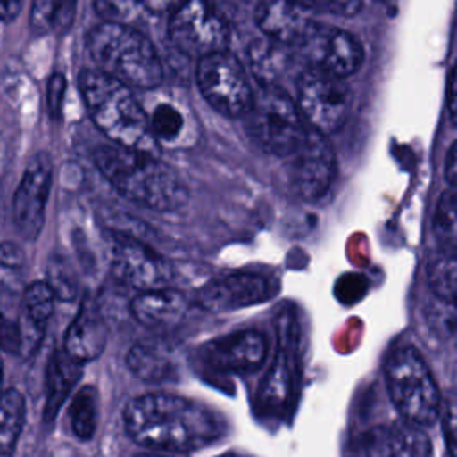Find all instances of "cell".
I'll return each instance as SVG.
<instances>
[{"label": "cell", "instance_id": "1", "mask_svg": "<svg viewBox=\"0 0 457 457\" xmlns=\"http://www.w3.org/2000/svg\"><path fill=\"white\" fill-rule=\"evenodd\" d=\"M123 423L137 445L170 452L198 450L218 439L223 430L209 407L170 393L132 398L123 411Z\"/></svg>", "mask_w": 457, "mask_h": 457}, {"label": "cell", "instance_id": "2", "mask_svg": "<svg viewBox=\"0 0 457 457\" xmlns=\"http://www.w3.org/2000/svg\"><path fill=\"white\" fill-rule=\"evenodd\" d=\"M93 161L118 193L143 207L171 211L187 202L180 175L157 155L105 145L95 150Z\"/></svg>", "mask_w": 457, "mask_h": 457}, {"label": "cell", "instance_id": "3", "mask_svg": "<svg viewBox=\"0 0 457 457\" xmlns=\"http://www.w3.org/2000/svg\"><path fill=\"white\" fill-rule=\"evenodd\" d=\"M79 87L91 120L114 145L157 155L148 118L130 87L98 70H84Z\"/></svg>", "mask_w": 457, "mask_h": 457}, {"label": "cell", "instance_id": "4", "mask_svg": "<svg viewBox=\"0 0 457 457\" xmlns=\"http://www.w3.org/2000/svg\"><path fill=\"white\" fill-rule=\"evenodd\" d=\"M87 50L96 70L127 87L150 89L162 80V66L152 41L139 30L102 21L87 34Z\"/></svg>", "mask_w": 457, "mask_h": 457}, {"label": "cell", "instance_id": "5", "mask_svg": "<svg viewBox=\"0 0 457 457\" xmlns=\"http://www.w3.org/2000/svg\"><path fill=\"white\" fill-rule=\"evenodd\" d=\"M241 118L246 134L275 155H293L309 132L296 102L278 84H261Z\"/></svg>", "mask_w": 457, "mask_h": 457}, {"label": "cell", "instance_id": "6", "mask_svg": "<svg viewBox=\"0 0 457 457\" xmlns=\"http://www.w3.org/2000/svg\"><path fill=\"white\" fill-rule=\"evenodd\" d=\"M386 384L395 407L407 423L428 427L437 420L441 409L439 389L418 350L403 346L389 355Z\"/></svg>", "mask_w": 457, "mask_h": 457}, {"label": "cell", "instance_id": "7", "mask_svg": "<svg viewBox=\"0 0 457 457\" xmlns=\"http://www.w3.org/2000/svg\"><path fill=\"white\" fill-rule=\"evenodd\" d=\"M196 82L205 102L228 118H241L253 100L255 89L243 64L227 50L198 59Z\"/></svg>", "mask_w": 457, "mask_h": 457}, {"label": "cell", "instance_id": "8", "mask_svg": "<svg viewBox=\"0 0 457 457\" xmlns=\"http://www.w3.org/2000/svg\"><path fill=\"white\" fill-rule=\"evenodd\" d=\"M168 34L179 52L196 59L227 50L230 39L225 18L209 0H184L171 12Z\"/></svg>", "mask_w": 457, "mask_h": 457}, {"label": "cell", "instance_id": "9", "mask_svg": "<svg viewBox=\"0 0 457 457\" xmlns=\"http://www.w3.org/2000/svg\"><path fill=\"white\" fill-rule=\"evenodd\" d=\"M296 107L312 130L328 136L343 127L352 107V91L343 79L307 70L298 80Z\"/></svg>", "mask_w": 457, "mask_h": 457}, {"label": "cell", "instance_id": "10", "mask_svg": "<svg viewBox=\"0 0 457 457\" xmlns=\"http://www.w3.org/2000/svg\"><path fill=\"white\" fill-rule=\"evenodd\" d=\"M109 255L114 277L134 289L148 291L166 287L171 278L170 262L132 236L111 234Z\"/></svg>", "mask_w": 457, "mask_h": 457}, {"label": "cell", "instance_id": "11", "mask_svg": "<svg viewBox=\"0 0 457 457\" xmlns=\"http://www.w3.org/2000/svg\"><path fill=\"white\" fill-rule=\"evenodd\" d=\"M311 70L345 79L362 62V46L348 32L336 27L316 25L311 36L298 46Z\"/></svg>", "mask_w": 457, "mask_h": 457}, {"label": "cell", "instance_id": "12", "mask_svg": "<svg viewBox=\"0 0 457 457\" xmlns=\"http://www.w3.org/2000/svg\"><path fill=\"white\" fill-rule=\"evenodd\" d=\"M50 184L52 159L46 152H39L27 164L12 200L14 225L25 239H36L45 225Z\"/></svg>", "mask_w": 457, "mask_h": 457}, {"label": "cell", "instance_id": "13", "mask_svg": "<svg viewBox=\"0 0 457 457\" xmlns=\"http://www.w3.org/2000/svg\"><path fill=\"white\" fill-rule=\"evenodd\" d=\"M293 157V184L298 195L305 200L323 196L336 177V157L325 136L309 130Z\"/></svg>", "mask_w": 457, "mask_h": 457}, {"label": "cell", "instance_id": "14", "mask_svg": "<svg viewBox=\"0 0 457 457\" xmlns=\"http://www.w3.org/2000/svg\"><path fill=\"white\" fill-rule=\"evenodd\" d=\"M255 23L268 39L291 48H298L318 25L300 0H261Z\"/></svg>", "mask_w": 457, "mask_h": 457}, {"label": "cell", "instance_id": "15", "mask_svg": "<svg viewBox=\"0 0 457 457\" xmlns=\"http://www.w3.org/2000/svg\"><path fill=\"white\" fill-rule=\"evenodd\" d=\"M270 282L255 273H232L207 282L198 291V303L209 312H228L255 303H262L271 296Z\"/></svg>", "mask_w": 457, "mask_h": 457}, {"label": "cell", "instance_id": "16", "mask_svg": "<svg viewBox=\"0 0 457 457\" xmlns=\"http://www.w3.org/2000/svg\"><path fill=\"white\" fill-rule=\"evenodd\" d=\"M268 355V341L257 330H239L211 341L205 346L207 362L228 373H250L261 368Z\"/></svg>", "mask_w": 457, "mask_h": 457}, {"label": "cell", "instance_id": "17", "mask_svg": "<svg viewBox=\"0 0 457 457\" xmlns=\"http://www.w3.org/2000/svg\"><path fill=\"white\" fill-rule=\"evenodd\" d=\"M295 321L291 316H282V327L278 328L280 343L278 352L266 375L259 400L270 407L284 409L286 403L293 398L298 378V357H296V337H295Z\"/></svg>", "mask_w": 457, "mask_h": 457}, {"label": "cell", "instance_id": "18", "mask_svg": "<svg viewBox=\"0 0 457 457\" xmlns=\"http://www.w3.org/2000/svg\"><path fill=\"white\" fill-rule=\"evenodd\" d=\"M107 343V328L100 314L89 305L82 303L77 316L70 323L64 336V353L77 364H84L100 357Z\"/></svg>", "mask_w": 457, "mask_h": 457}, {"label": "cell", "instance_id": "19", "mask_svg": "<svg viewBox=\"0 0 457 457\" xmlns=\"http://www.w3.org/2000/svg\"><path fill=\"white\" fill-rule=\"evenodd\" d=\"M130 311L145 327L168 328L184 318L187 302L182 293L170 287H159L136 295L130 302Z\"/></svg>", "mask_w": 457, "mask_h": 457}, {"label": "cell", "instance_id": "20", "mask_svg": "<svg viewBox=\"0 0 457 457\" xmlns=\"http://www.w3.org/2000/svg\"><path fill=\"white\" fill-rule=\"evenodd\" d=\"M80 377V364L73 362L64 352H55L48 364L46 380V403L45 420L52 421L61 409L64 398L68 396L71 386Z\"/></svg>", "mask_w": 457, "mask_h": 457}, {"label": "cell", "instance_id": "21", "mask_svg": "<svg viewBox=\"0 0 457 457\" xmlns=\"http://www.w3.org/2000/svg\"><path fill=\"white\" fill-rule=\"evenodd\" d=\"M127 366L136 377L148 382L170 380L177 371L173 359L166 352L148 345H134L127 353Z\"/></svg>", "mask_w": 457, "mask_h": 457}, {"label": "cell", "instance_id": "22", "mask_svg": "<svg viewBox=\"0 0 457 457\" xmlns=\"http://www.w3.org/2000/svg\"><path fill=\"white\" fill-rule=\"evenodd\" d=\"M25 400L16 389L0 395V457H11L21 434Z\"/></svg>", "mask_w": 457, "mask_h": 457}, {"label": "cell", "instance_id": "23", "mask_svg": "<svg viewBox=\"0 0 457 457\" xmlns=\"http://www.w3.org/2000/svg\"><path fill=\"white\" fill-rule=\"evenodd\" d=\"M70 423L79 439L87 441L93 437L98 425V393L93 386H84L73 396L70 405Z\"/></svg>", "mask_w": 457, "mask_h": 457}, {"label": "cell", "instance_id": "24", "mask_svg": "<svg viewBox=\"0 0 457 457\" xmlns=\"http://www.w3.org/2000/svg\"><path fill=\"white\" fill-rule=\"evenodd\" d=\"M346 457H398L395 430L375 427L359 434L348 446Z\"/></svg>", "mask_w": 457, "mask_h": 457}, {"label": "cell", "instance_id": "25", "mask_svg": "<svg viewBox=\"0 0 457 457\" xmlns=\"http://www.w3.org/2000/svg\"><path fill=\"white\" fill-rule=\"evenodd\" d=\"M54 302H55V296L46 282H43V280L32 282L23 291L21 316L27 318L29 321H32L34 325L45 328L46 321L50 320V316L54 312Z\"/></svg>", "mask_w": 457, "mask_h": 457}, {"label": "cell", "instance_id": "26", "mask_svg": "<svg viewBox=\"0 0 457 457\" xmlns=\"http://www.w3.org/2000/svg\"><path fill=\"white\" fill-rule=\"evenodd\" d=\"M282 46L284 45L271 41V45H255L252 48V64L261 84H275L273 79L278 75V71L286 70L289 57L284 50H280Z\"/></svg>", "mask_w": 457, "mask_h": 457}, {"label": "cell", "instance_id": "27", "mask_svg": "<svg viewBox=\"0 0 457 457\" xmlns=\"http://www.w3.org/2000/svg\"><path fill=\"white\" fill-rule=\"evenodd\" d=\"M455 275L457 262L453 253H443L428 266V286L432 296L446 302H455Z\"/></svg>", "mask_w": 457, "mask_h": 457}, {"label": "cell", "instance_id": "28", "mask_svg": "<svg viewBox=\"0 0 457 457\" xmlns=\"http://www.w3.org/2000/svg\"><path fill=\"white\" fill-rule=\"evenodd\" d=\"M150 132L155 139V143H171L177 137H180L182 130H184V116L182 112L171 105V104H159L150 120Z\"/></svg>", "mask_w": 457, "mask_h": 457}, {"label": "cell", "instance_id": "29", "mask_svg": "<svg viewBox=\"0 0 457 457\" xmlns=\"http://www.w3.org/2000/svg\"><path fill=\"white\" fill-rule=\"evenodd\" d=\"M48 287L52 289L54 296L59 300H73L77 295V278L75 273L71 270V266L68 264L66 259H62L61 255H54L48 261V268H46V280Z\"/></svg>", "mask_w": 457, "mask_h": 457}, {"label": "cell", "instance_id": "30", "mask_svg": "<svg viewBox=\"0 0 457 457\" xmlns=\"http://www.w3.org/2000/svg\"><path fill=\"white\" fill-rule=\"evenodd\" d=\"M425 320L428 327L443 339H448L455 334V302H446L437 296H432L425 303Z\"/></svg>", "mask_w": 457, "mask_h": 457}, {"label": "cell", "instance_id": "31", "mask_svg": "<svg viewBox=\"0 0 457 457\" xmlns=\"http://www.w3.org/2000/svg\"><path fill=\"white\" fill-rule=\"evenodd\" d=\"M393 430L396 437L398 457H430V441L420 428L409 423Z\"/></svg>", "mask_w": 457, "mask_h": 457}, {"label": "cell", "instance_id": "32", "mask_svg": "<svg viewBox=\"0 0 457 457\" xmlns=\"http://www.w3.org/2000/svg\"><path fill=\"white\" fill-rule=\"evenodd\" d=\"M434 230L439 241L453 245V236H455V193L453 187L446 193H443L436 218H434Z\"/></svg>", "mask_w": 457, "mask_h": 457}, {"label": "cell", "instance_id": "33", "mask_svg": "<svg viewBox=\"0 0 457 457\" xmlns=\"http://www.w3.org/2000/svg\"><path fill=\"white\" fill-rule=\"evenodd\" d=\"M23 266V253L14 243L0 245V291L11 287Z\"/></svg>", "mask_w": 457, "mask_h": 457}, {"label": "cell", "instance_id": "34", "mask_svg": "<svg viewBox=\"0 0 457 457\" xmlns=\"http://www.w3.org/2000/svg\"><path fill=\"white\" fill-rule=\"evenodd\" d=\"M307 9L336 16H353L361 11L362 0H300Z\"/></svg>", "mask_w": 457, "mask_h": 457}, {"label": "cell", "instance_id": "35", "mask_svg": "<svg viewBox=\"0 0 457 457\" xmlns=\"http://www.w3.org/2000/svg\"><path fill=\"white\" fill-rule=\"evenodd\" d=\"M64 91H66V79L61 73H54L48 79L46 86V105H48V114L57 120L62 111V100H64Z\"/></svg>", "mask_w": 457, "mask_h": 457}, {"label": "cell", "instance_id": "36", "mask_svg": "<svg viewBox=\"0 0 457 457\" xmlns=\"http://www.w3.org/2000/svg\"><path fill=\"white\" fill-rule=\"evenodd\" d=\"M77 0H52V18L50 27L57 32H66L75 18Z\"/></svg>", "mask_w": 457, "mask_h": 457}, {"label": "cell", "instance_id": "37", "mask_svg": "<svg viewBox=\"0 0 457 457\" xmlns=\"http://www.w3.org/2000/svg\"><path fill=\"white\" fill-rule=\"evenodd\" d=\"M0 348L11 353L20 352V334H18V323L11 321L2 311H0Z\"/></svg>", "mask_w": 457, "mask_h": 457}, {"label": "cell", "instance_id": "38", "mask_svg": "<svg viewBox=\"0 0 457 457\" xmlns=\"http://www.w3.org/2000/svg\"><path fill=\"white\" fill-rule=\"evenodd\" d=\"M455 66L450 68L448 77H446V105H448V116L452 123H455V111H457V102H455Z\"/></svg>", "mask_w": 457, "mask_h": 457}, {"label": "cell", "instance_id": "39", "mask_svg": "<svg viewBox=\"0 0 457 457\" xmlns=\"http://www.w3.org/2000/svg\"><path fill=\"white\" fill-rule=\"evenodd\" d=\"M184 0H139L143 7H146L150 12L162 14V12H173Z\"/></svg>", "mask_w": 457, "mask_h": 457}, {"label": "cell", "instance_id": "40", "mask_svg": "<svg viewBox=\"0 0 457 457\" xmlns=\"http://www.w3.org/2000/svg\"><path fill=\"white\" fill-rule=\"evenodd\" d=\"M445 173H446L448 184L453 187V186H455V179H457V146H455V143H452L450 148H448V152H446Z\"/></svg>", "mask_w": 457, "mask_h": 457}, {"label": "cell", "instance_id": "41", "mask_svg": "<svg viewBox=\"0 0 457 457\" xmlns=\"http://www.w3.org/2000/svg\"><path fill=\"white\" fill-rule=\"evenodd\" d=\"M23 0H0V20L11 21L18 16Z\"/></svg>", "mask_w": 457, "mask_h": 457}, {"label": "cell", "instance_id": "42", "mask_svg": "<svg viewBox=\"0 0 457 457\" xmlns=\"http://www.w3.org/2000/svg\"><path fill=\"white\" fill-rule=\"evenodd\" d=\"M378 2H382V4H386V5H393V4H396V0H378Z\"/></svg>", "mask_w": 457, "mask_h": 457}, {"label": "cell", "instance_id": "43", "mask_svg": "<svg viewBox=\"0 0 457 457\" xmlns=\"http://www.w3.org/2000/svg\"><path fill=\"white\" fill-rule=\"evenodd\" d=\"M2 377H4V371H2V359H0V386H2Z\"/></svg>", "mask_w": 457, "mask_h": 457}, {"label": "cell", "instance_id": "44", "mask_svg": "<svg viewBox=\"0 0 457 457\" xmlns=\"http://www.w3.org/2000/svg\"><path fill=\"white\" fill-rule=\"evenodd\" d=\"M137 457H161V455H137Z\"/></svg>", "mask_w": 457, "mask_h": 457}]
</instances>
